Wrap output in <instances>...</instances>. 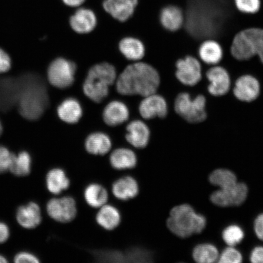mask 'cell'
Returning a JSON list of instances; mask_svg holds the SVG:
<instances>
[{"mask_svg": "<svg viewBox=\"0 0 263 263\" xmlns=\"http://www.w3.org/2000/svg\"><path fill=\"white\" fill-rule=\"evenodd\" d=\"M77 69L74 62L65 58H58L49 66L48 80L52 86L65 89L74 83Z\"/></svg>", "mask_w": 263, "mask_h": 263, "instance_id": "ba28073f", "label": "cell"}, {"mask_svg": "<svg viewBox=\"0 0 263 263\" xmlns=\"http://www.w3.org/2000/svg\"><path fill=\"white\" fill-rule=\"evenodd\" d=\"M159 18L162 27L170 32L180 30L185 24L183 10L176 5H167L163 6L160 9Z\"/></svg>", "mask_w": 263, "mask_h": 263, "instance_id": "5bb4252c", "label": "cell"}, {"mask_svg": "<svg viewBox=\"0 0 263 263\" xmlns=\"http://www.w3.org/2000/svg\"><path fill=\"white\" fill-rule=\"evenodd\" d=\"M116 69L107 62L92 67L84 82L83 91L95 103H100L107 97L109 87L117 80Z\"/></svg>", "mask_w": 263, "mask_h": 263, "instance_id": "5b68a950", "label": "cell"}, {"mask_svg": "<svg viewBox=\"0 0 263 263\" xmlns=\"http://www.w3.org/2000/svg\"><path fill=\"white\" fill-rule=\"evenodd\" d=\"M19 80L21 91L17 104L20 113L26 119L37 120L49 106L47 87L37 74H26Z\"/></svg>", "mask_w": 263, "mask_h": 263, "instance_id": "7a4b0ae2", "label": "cell"}, {"mask_svg": "<svg viewBox=\"0 0 263 263\" xmlns=\"http://www.w3.org/2000/svg\"><path fill=\"white\" fill-rule=\"evenodd\" d=\"M210 183L218 186L219 189L229 188L238 182L235 174L226 169H218L214 171L209 177Z\"/></svg>", "mask_w": 263, "mask_h": 263, "instance_id": "1f68e13d", "label": "cell"}, {"mask_svg": "<svg viewBox=\"0 0 263 263\" xmlns=\"http://www.w3.org/2000/svg\"><path fill=\"white\" fill-rule=\"evenodd\" d=\"M218 249L213 245L203 243L195 247L193 251L194 260L199 263H212L218 260Z\"/></svg>", "mask_w": 263, "mask_h": 263, "instance_id": "4dcf8cb0", "label": "cell"}, {"mask_svg": "<svg viewBox=\"0 0 263 263\" xmlns=\"http://www.w3.org/2000/svg\"><path fill=\"white\" fill-rule=\"evenodd\" d=\"M85 151L93 156H104L110 152L112 142L107 134L96 132L88 136L85 140Z\"/></svg>", "mask_w": 263, "mask_h": 263, "instance_id": "603a6c76", "label": "cell"}, {"mask_svg": "<svg viewBox=\"0 0 263 263\" xmlns=\"http://www.w3.org/2000/svg\"><path fill=\"white\" fill-rule=\"evenodd\" d=\"M151 131L147 125L141 120H134L127 125L126 139L131 146L143 149L149 143Z\"/></svg>", "mask_w": 263, "mask_h": 263, "instance_id": "2e32d148", "label": "cell"}, {"mask_svg": "<svg viewBox=\"0 0 263 263\" xmlns=\"http://www.w3.org/2000/svg\"><path fill=\"white\" fill-rule=\"evenodd\" d=\"M236 9L242 14L254 15L258 12L261 6V0H233Z\"/></svg>", "mask_w": 263, "mask_h": 263, "instance_id": "d590c367", "label": "cell"}, {"mask_svg": "<svg viewBox=\"0 0 263 263\" xmlns=\"http://www.w3.org/2000/svg\"><path fill=\"white\" fill-rule=\"evenodd\" d=\"M2 133H3V126H2L1 121H0V136H1Z\"/></svg>", "mask_w": 263, "mask_h": 263, "instance_id": "bcb514c9", "label": "cell"}, {"mask_svg": "<svg viewBox=\"0 0 263 263\" xmlns=\"http://www.w3.org/2000/svg\"><path fill=\"white\" fill-rule=\"evenodd\" d=\"M139 184L134 177L126 176L115 180L111 186V192L118 200L127 201L139 195Z\"/></svg>", "mask_w": 263, "mask_h": 263, "instance_id": "d6986e66", "label": "cell"}, {"mask_svg": "<svg viewBox=\"0 0 263 263\" xmlns=\"http://www.w3.org/2000/svg\"><path fill=\"white\" fill-rule=\"evenodd\" d=\"M250 259L253 263H263V247L258 246L253 249Z\"/></svg>", "mask_w": 263, "mask_h": 263, "instance_id": "60d3db41", "label": "cell"}, {"mask_svg": "<svg viewBox=\"0 0 263 263\" xmlns=\"http://www.w3.org/2000/svg\"><path fill=\"white\" fill-rule=\"evenodd\" d=\"M138 0H104L103 7L117 21L124 22L133 15Z\"/></svg>", "mask_w": 263, "mask_h": 263, "instance_id": "ac0fdd59", "label": "cell"}, {"mask_svg": "<svg viewBox=\"0 0 263 263\" xmlns=\"http://www.w3.org/2000/svg\"><path fill=\"white\" fill-rule=\"evenodd\" d=\"M16 263H38L40 262L37 256L29 252H21L15 256Z\"/></svg>", "mask_w": 263, "mask_h": 263, "instance_id": "ab89813d", "label": "cell"}, {"mask_svg": "<svg viewBox=\"0 0 263 263\" xmlns=\"http://www.w3.org/2000/svg\"><path fill=\"white\" fill-rule=\"evenodd\" d=\"M205 78L208 81L206 90L210 96L221 97L229 93L232 78L229 71L223 66H212L205 72Z\"/></svg>", "mask_w": 263, "mask_h": 263, "instance_id": "30bf717a", "label": "cell"}, {"mask_svg": "<svg viewBox=\"0 0 263 263\" xmlns=\"http://www.w3.org/2000/svg\"><path fill=\"white\" fill-rule=\"evenodd\" d=\"M103 117L108 126L115 127L126 122L129 118V111L123 102L114 101L105 107Z\"/></svg>", "mask_w": 263, "mask_h": 263, "instance_id": "ffe728a7", "label": "cell"}, {"mask_svg": "<svg viewBox=\"0 0 263 263\" xmlns=\"http://www.w3.org/2000/svg\"><path fill=\"white\" fill-rule=\"evenodd\" d=\"M8 262L7 259H6L4 256L0 255V263H6Z\"/></svg>", "mask_w": 263, "mask_h": 263, "instance_id": "f6af8a7d", "label": "cell"}, {"mask_svg": "<svg viewBox=\"0 0 263 263\" xmlns=\"http://www.w3.org/2000/svg\"><path fill=\"white\" fill-rule=\"evenodd\" d=\"M109 163L116 170H132L136 167L138 158L136 153L129 148L120 147L111 153Z\"/></svg>", "mask_w": 263, "mask_h": 263, "instance_id": "cb8c5ba5", "label": "cell"}, {"mask_svg": "<svg viewBox=\"0 0 263 263\" xmlns=\"http://www.w3.org/2000/svg\"><path fill=\"white\" fill-rule=\"evenodd\" d=\"M127 262L146 263L153 261V256L149 251L141 247H133L124 252Z\"/></svg>", "mask_w": 263, "mask_h": 263, "instance_id": "d6a6232c", "label": "cell"}, {"mask_svg": "<svg viewBox=\"0 0 263 263\" xmlns=\"http://www.w3.org/2000/svg\"><path fill=\"white\" fill-rule=\"evenodd\" d=\"M222 239L229 246L234 247L242 241L245 233L237 225H231L226 228L222 232Z\"/></svg>", "mask_w": 263, "mask_h": 263, "instance_id": "e575fe53", "label": "cell"}, {"mask_svg": "<svg viewBox=\"0 0 263 263\" xmlns=\"http://www.w3.org/2000/svg\"><path fill=\"white\" fill-rule=\"evenodd\" d=\"M230 53L238 61L257 58L263 65V28H248L236 33L230 45Z\"/></svg>", "mask_w": 263, "mask_h": 263, "instance_id": "277c9868", "label": "cell"}, {"mask_svg": "<svg viewBox=\"0 0 263 263\" xmlns=\"http://www.w3.org/2000/svg\"><path fill=\"white\" fill-rule=\"evenodd\" d=\"M58 117L64 122L73 124L79 122L82 116V108L80 102L74 98L66 99L59 105Z\"/></svg>", "mask_w": 263, "mask_h": 263, "instance_id": "4316f807", "label": "cell"}, {"mask_svg": "<svg viewBox=\"0 0 263 263\" xmlns=\"http://www.w3.org/2000/svg\"><path fill=\"white\" fill-rule=\"evenodd\" d=\"M174 109L187 123H202L207 118L206 98L203 94H197L193 97L189 92L180 91L174 100Z\"/></svg>", "mask_w": 263, "mask_h": 263, "instance_id": "8992f818", "label": "cell"}, {"mask_svg": "<svg viewBox=\"0 0 263 263\" xmlns=\"http://www.w3.org/2000/svg\"><path fill=\"white\" fill-rule=\"evenodd\" d=\"M119 49L124 57L130 61H139L145 54V48L143 43L136 38L122 39L119 44Z\"/></svg>", "mask_w": 263, "mask_h": 263, "instance_id": "f1b7e54d", "label": "cell"}, {"mask_svg": "<svg viewBox=\"0 0 263 263\" xmlns=\"http://www.w3.org/2000/svg\"><path fill=\"white\" fill-rule=\"evenodd\" d=\"M206 223L205 217L197 213L189 204L174 206L166 221L170 231L182 238L201 233L205 229Z\"/></svg>", "mask_w": 263, "mask_h": 263, "instance_id": "3957f363", "label": "cell"}, {"mask_svg": "<svg viewBox=\"0 0 263 263\" xmlns=\"http://www.w3.org/2000/svg\"><path fill=\"white\" fill-rule=\"evenodd\" d=\"M256 235L263 241V213L256 217L254 222Z\"/></svg>", "mask_w": 263, "mask_h": 263, "instance_id": "b9f144b4", "label": "cell"}, {"mask_svg": "<svg viewBox=\"0 0 263 263\" xmlns=\"http://www.w3.org/2000/svg\"><path fill=\"white\" fill-rule=\"evenodd\" d=\"M10 235L9 229L5 223L0 222V244L8 239Z\"/></svg>", "mask_w": 263, "mask_h": 263, "instance_id": "7bdbcfd3", "label": "cell"}, {"mask_svg": "<svg viewBox=\"0 0 263 263\" xmlns=\"http://www.w3.org/2000/svg\"><path fill=\"white\" fill-rule=\"evenodd\" d=\"M85 201L92 208L100 209L106 204L108 199L107 190L101 184L91 183L84 191Z\"/></svg>", "mask_w": 263, "mask_h": 263, "instance_id": "83f0119b", "label": "cell"}, {"mask_svg": "<svg viewBox=\"0 0 263 263\" xmlns=\"http://www.w3.org/2000/svg\"><path fill=\"white\" fill-rule=\"evenodd\" d=\"M95 220L101 228L111 231L120 225L121 215L117 207L106 203L99 209Z\"/></svg>", "mask_w": 263, "mask_h": 263, "instance_id": "d4e9b609", "label": "cell"}, {"mask_svg": "<svg viewBox=\"0 0 263 263\" xmlns=\"http://www.w3.org/2000/svg\"><path fill=\"white\" fill-rule=\"evenodd\" d=\"M94 258L98 262H126L124 252L114 249H103L93 252Z\"/></svg>", "mask_w": 263, "mask_h": 263, "instance_id": "836d02e7", "label": "cell"}, {"mask_svg": "<svg viewBox=\"0 0 263 263\" xmlns=\"http://www.w3.org/2000/svg\"><path fill=\"white\" fill-rule=\"evenodd\" d=\"M47 212L50 218L60 223L73 221L77 216V203L71 196L54 197L49 200Z\"/></svg>", "mask_w": 263, "mask_h": 263, "instance_id": "9c48e42d", "label": "cell"}, {"mask_svg": "<svg viewBox=\"0 0 263 263\" xmlns=\"http://www.w3.org/2000/svg\"><path fill=\"white\" fill-rule=\"evenodd\" d=\"M139 111L145 120L164 118L168 113V106L165 98L155 93L144 97L140 104Z\"/></svg>", "mask_w": 263, "mask_h": 263, "instance_id": "4fadbf2b", "label": "cell"}, {"mask_svg": "<svg viewBox=\"0 0 263 263\" xmlns=\"http://www.w3.org/2000/svg\"><path fill=\"white\" fill-rule=\"evenodd\" d=\"M16 220L20 225L27 229L37 228L42 222V213L37 203L30 202L19 207L16 212Z\"/></svg>", "mask_w": 263, "mask_h": 263, "instance_id": "44dd1931", "label": "cell"}, {"mask_svg": "<svg viewBox=\"0 0 263 263\" xmlns=\"http://www.w3.org/2000/svg\"><path fill=\"white\" fill-rule=\"evenodd\" d=\"M260 82L254 75L247 73L240 75L233 85L232 94L239 101L250 103L257 100L260 95Z\"/></svg>", "mask_w": 263, "mask_h": 263, "instance_id": "8fae6325", "label": "cell"}, {"mask_svg": "<svg viewBox=\"0 0 263 263\" xmlns=\"http://www.w3.org/2000/svg\"><path fill=\"white\" fill-rule=\"evenodd\" d=\"M174 75L184 87H195L202 80L201 63L193 55L187 54L176 62Z\"/></svg>", "mask_w": 263, "mask_h": 263, "instance_id": "52a82bcc", "label": "cell"}, {"mask_svg": "<svg viewBox=\"0 0 263 263\" xmlns=\"http://www.w3.org/2000/svg\"><path fill=\"white\" fill-rule=\"evenodd\" d=\"M248 188L244 183L237 182L229 188L214 192L210 200L214 204L222 207L239 206L248 197Z\"/></svg>", "mask_w": 263, "mask_h": 263, "instance_id": "7c38bea8", "label": "cell"}, {"mask_svg": "<svg viewBox=\"0 0 263 263\" xmlns=\"http://www.w3.org/2000/svg\"><path fill=\"white\" fill-rule=\"evenodd\" d=\"M70 24L72 29L79 34H87L93 30L97 24V16L90 9H78L71 16Z\"/></svg>", "mask_w": 263, "mask_h": 263, "instance_id": "7402d4cb", "label": "cell"}, {"mask_svg": "<svg viewBox=\"0 0 263 263\" xmlns=\"http://www.w3.org/2000/svg\"><path fill=\"white\" fill-rule=\"evenodd\" d=\"M66 5L70 7H78L85 2V0H62Z\"/></svg>", "mask_w": 263, "mask_h": 263, "instance_id": "ee69618b", "label": "cell"}, {"mask_svg": "<svg viewBox=\"0 0 263 263\" xmlns=\"http://www.w3.org/2000/svg\"><path fill=\"white\" fill-rule=\"evenodd\" d=\"M13 154L6 147L0 146V173L9 171Z\"/></svg>", "mask_w": 263, "mask_h": 263, "instance_id": "74e56055", "label": "cell"}, {"mask_svg": "<svg viewBox=\"0 0 263 263\" xmlns=\"http://www.w3.org/2000/svg\"><path fill=\"white\" fill-rule=\"evenodd\" d=\"M242 261V256L237 249L229 246L223 251L218 258L220 263H240Z\"/></svg>", "mask_w": 263, "mask_h": 263, "instance_id": "8d00e7d4", "label": "cell"}, {"mask_svg": "<svg viewBox=\"0 0 263 263\" xmlns=\"http://www.w3.org/2000/svg\"><path fill=\"white\" fill-rule=\"evenodd\" d=\"M46 185L52 195H59L69 189L70 180L64 170L61 167H55L49 170L47 173Z\"/></svg>", "mask_w": 263, "mask_h": 263, "instance_id": "484cf974", "label": "cell"}, {"mask_svg": "<svg viewBox=\"0 0 263 263\" xmlns=\"http://www.w3.org/2000/svg\"><path fill=\"white\" fill-rule=\"evenodd\" d=\"M197 52L200 60L210 66L219 65L224 57L222 46L213 39L203 41L197 48Z\"/></svg>", "mask_w": 263, "mask_h": 263, "instance_id": "e0dca14e", "label": "cell"}, {"mask_svg": "<svg viewBox=\"0 0 263 263\" xmlns=\"http://www.w3.org/2000/svg\"><path fill=\"white\" fill-rule=\"evenodd\" d=\"M21 83L19 79H0V111H7L17 104Z\"/></svg>", "mask_w": 263, "mask_h": 263, "instance_id": "9a60e30c", "label": "cell"}, {"mask_svg": "<svg viewBox=\"0 0 263 263\" xmlns=\"http://www.w3.org/2000/svg\"><path fill=\"white\" fill-rule=\"evenodd\" d=\"M11 67V59L7 52L0 48V73H5Z\"/></svg>", "mask_w": 263, "mask_h": 263, "instance_id": "f35d334b", "label": "cell"}, {"mask_svg": "<svg viewBox=\"0 0 263 263\" xmlns=\"http://www.w3.org/2000/svg\"><path fill=\"white\" fill-rule=\"evenodd\" d=\"M31 157L26 151L20 153L17 155L13 154L9 171L16 176L29 175L31 170Z\"/></svg>", "mask_w": 263, "mask_h": 263, "instance_id": "f546056e", "label": "cell"}, {"mask_svg": "<svg viewBox=\"0 0 263 263\" xmlns=\"http://www.w3.org/2000/svg\"><path fill=\"white\" fill-rule=\"evenodd\" d=\"M160 82V74L155 68L138 62L127 66L118 77L117 90L121 95L145 97L156 93Z\"/></svg>", "mask_w": 263, "mask_h": 263, "instance_id": "6da1fadb", "label": "cell"}]
</instances>
